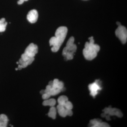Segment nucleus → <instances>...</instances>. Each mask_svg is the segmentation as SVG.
<instances>
[{"mask_svg": "<svg viewBox=\"0 0 127 127\" xmlns=\"http://www.w3.org/2000/svg\"><path fill=\"white\" fill-rule=\"evenodd\" d=\"M67 31V28L64 26L60 27L57 29L55 36L52 37L49 41L50 46H52L51 50L53 52H57L60 49L65 39Z\"/></svg>", "mask_w": 127, "mask_h": 127, "instance_id": "obj_1", "label": "nucleus"}, {"mask_svg": "<svg viewBox=\"0 0 127 127\" xmlns=\"http://www.w3.org/2000/svg\"><path fill=\"white\" fill-rule=\"evenodd\" d=\"M89 42H87L85 45V48L83 50V55L87 60L91 61L97 56V53L100 50V47L94 43V40L93 36L89 38Z\"/></svg>", "mask_w": 127, "mask_h": 127, "instance_id": "obj_2", "label": "nucleus"}, {"mask_svg": "<svg viewBox=\"0 0 127 127\" xmlns=\"http://www.w3.org/2000/svg\"><path fill=\"white\" fill-rule=\"evenodd\" d=\"M75 39L73 37H71L67 42L66 46L63 51V55L64 57L69 55H73L76 51L77 46L74 43Z\"/></svg>", "mask_w": 127, "mask_h": 127, "instance_id": "obj_3", "label": "nucleus"}, {"mask_svg": "<svg viewBox=\"0 0 127 127\" xmlns=\"http://www.w3.org/2000/svg\"><path fill=\"white\" fill-rule=\"evenodd\" d=\"M116 36L121 41L123 44L127 42V31L126 27L123 26H119L115 32Z\"/></svg>", "mask_w": 127, "mask_h": 127, "instance_id": "obj_4", "label": "nucleus"}, {"mask_svg": "<svg viewBox=\"0 0 127 127\" xmlns=\"http://www.w3.org/2000/svg\"><path fill=\"white\" fill-rule=\"evenodd\" d=\"M38 52V47L33 43H31L27 47L25 53L26 55L30 57H34Z\"/></svg>", "mask_w": 127, "mask_h": 127, "instance_id": "obj_5", "label": "nucleus"}, {"mask_svg": "<svg viewBox=\"0 0 127 127\" xmlns=\"http://www.w3.org/2000/svg\"><path fill=\"white\" fill-rule=\"evenodd\" d=\"M98 80H96L95 82L89 85V88L91 92L90 94L94 97L97 95L98 91L102 89L98 84Z\"/></svg>", "mask_w": 127, "mask_h": 127, "instance_id": "obj_6", "label": "nucleus"}, {"mask_svg": "<svg viewBox=\"0 0 127 127\" xmlns=\"http://www.w3.org/2000/svg\"><path fill=\"white\" fill-rule=\"evenodd\" d=\"M104 113L108 114L109 116H116L119 118L123 117V114L119 109L115 108H112L111 107L106 108L103 110Z\"/></svg>", "mask_w": 127, "mask_h": 127, "instance_id": "obj_7", "label": "nucleus"}, {"mask_svg": "<svg viewBox=\"0 0 127 127\" xmlns=\"http://www.w3.org/2000/svg\"><path fill=\"white\" fill-rule=\"evenodd\" d=\"M38 17V12L36 10H32L29 12L27 15L28 20L30 23H35Z\"/></svg>", "mask_w": 127, "mask_h": 127, "instance_id": "obj_8", "label": "nucleus"}, {"mask_svg": "<svg viewBox=\"0 0 127 127\" xmlns=\"http://www.w3.org/2000/svg\"><path fill=\"white\" fill-rule=\"evenodd\" d=\"M57 109L58 113L60 116L63 117H65L67 116L66 109L61 104H58L57 106Z\"/></svg>", "mask_w": 127, "mask_h": 127, "instance_id": "obj_9", "label": "nucleus"}, {"mask_svg": "<svg viewBox=\"0 0 127 127\" xmlns=\"http://www.w3.org/2000/svg\"><path fill=\"white\" fill-rule=\"evenodd\" d=\"M8 119L7 116L4 114L0 115V127H7Z\"/></svg>", "mask_w": 127, "mask_h": 127, "instance_id": "obj_10", "label": "nucleus"}, {"mask_svg": "<svg viewBox=\"0 0 127 127\" xmlns=\"http://www.w3.org/2000/svg\"><path fill=\"white\" fill-rule=\"evenodd\" d=\"M56 100L54 98H51L49 100H45L43 102V105L44 106H50L53 107L56 105Z\"/></svg>", "mask_w": 127, "mask_h": 127, "instance_id": "obj_11", "label": "nucleus"}, {"mask_svg": "<svg viewBox=\"0 0 127 127\" xmlns=\"http://www.w3.org/2000/svg\"><path fill=\"white\" fill-rule=\"evenodd\" d=\"M56 114L57 111L56 108L54 106L51 107L49 112L48 114V116L53 119H55L56 118Z\"/></svg>", "mask_w": 127, "mask_h": 127, "instance_id": "obj_12", "label": "nucleus"}, {"mask_svg": "<svg viewBox=\"0 0 127 127\" xmlns=\"http://www.w3.org/2000/svg\"><path fill=\"white\" fill-rule=\"evenodd\" d=\"M7 22H5V19L3 18L0 20V32H2L5 31Z\"/></svg>", "mask_w": 127, "mask_h": 127, "instance_id": "obj_13", "label": "nucleus"}, {"mask_svg": "<svg viewBox=\"0 0 127 127\" xmlns=\"http://www.w3.org/2000/svg\"><path fill=\"white\" fill-rule=\"evenodd\" d=\"M68 101V98L67 97L64 95L61 96L58 99V104L63 106L65 104L66 102Z\"/></svg>", "mask_w": 127, "mask_h": 127, "instance_id": "obj_14", "label": "nucleus"}, {"mask_svg": "<svg viewBox=\"0 0 127 127\" xmlns=\"http://www.w3.org/2000/svg\"><path fill=\"white\" fill-rule=\"evenodd\" d=\"M61 92V90L58 89H55L52 87L48 93L50 94L51 96H55L59 94Z\"/></svg>", "mask_w": 127, "mask_h": 127, "instance_id": "obj_15", "label": "nucleus"}, {"mask_svg": "<svg viewBox=\"0 0 127 127\" xmlns=\"http://www.w3.org/2000/svg\"><path fill=\"white\" fill-rule=\"evenodd\" d=\"M64 106L66 109H72L73 108L72 103L68 101L66 102L65 104L64 105Z\"/></svg>", "mask_w": 127, "mask_h": 127, "instance_id": "obj_16", "label": "nucleus"}, {"mask_svg": "<svg viewBox=\"0 0 127 127\" xmlns=\"http://www.w3.org/2000/svg\"><path fill=\"white\" fill-rule=\"evenodd\" d=\"M93 127H110L109 124L105 122H100L93 126Z\"/></svg>", "mask_w": 127, "mask_h": 127, "instance_id": "obj_17", "label": "nucleus"}, {"mask_svg": "<svg viewBox=\"0 0 127 127\" xmlns=\"http://www.w3.org/2000/svg\"><path fill=\"white\" fill-rule=\"evenodd\" d=\"M101 122H102V121L100 119H95L91 120L90 121V124L92 126L91 127H93L94 125H96Z\"/></svg>", "mask_w": 127, "mask_h": 127, "instance_id": "obj_18", "label": "nucleus"}, {"mask_svg": "<svg viewBox=\"0 0 127 127\" xmlns=\"http://www.w3.org/2000/svg\"><path fill=\"white\" fill-rule=\"evenodd\" d=\"M59 81L58 79H55L53 81L52 87L55 89H57V86Z\"/></svg>", "mask_w": 127, "mask_h": 127, "instance_id": "obj_19", "label": "nucleus"}, {"mask_svg": "<svg viewBox=\"0 0 127 127\" xmlns=\"http://www.w3.org/2000/svg\"><path fill=\"white\" fill-rule=\"evenodd\" d=\"M51 95L50 94L48 93H45L42 94V98L43 100H46L48 99L51 96Z\"/></svg>", "mask_w": 127, "mask_h": 127, "instance_id": "obj_20", "label": "nucleus"}, {"mask_svg": "<svg viewBox=\"0 0 127 127\" xmlns=\"http://www.w3.org/2000/svg\"><path fill=\"white\" fill-rule=\"evenodd\" d=\"M64 85L62 81H59L58 84L57 89H60L62 91L63 89L64 88Z\"/></svg>", "mask_w": 127, "mask_h": 127, "instance_id": "obj_21", "label": "nucleus"}, {"mask_svg": "<svg viewBox=\"0 0 127 127\" xmlns=\"http://www.w3.org/2000/svg\"><path fill=\"white\" fill-rule=\"evenodd\" d=\"M66 109L67 116H71L73 114V112L72 109Z\"/></svg>", "mask_w": 127, "mask_h": 127, "instance_id": "obj_22", "label": "nucleus"}, {"mask_svg": "<svg viewBox=\"0 0 127 127\" xmlns=\"http://www.w3.org/2000/svg\"><path fill=\"white\" fill-rule=\"evenodd\" d=\"M28 0H19L18 1V4L19 5H21L23 4L24 1H27Z\"/></svg>", "mask_w": 127, "mask_h": 127, "instance_id": "obj_23", "label": "nucleus"}, {"mask_svg": "<svg viewBox=\"0 0 127 127\" xmlns=\"http://www.w3.org/2000/svg\"><path fill=\"white\" fill-rule=\"evenodd\" d=\"M109 116H109V115H108V116H106V117H105L106 118V119L107 120H110V119H110V117H109Z\"/></svg>", "mask_w": 127, "mask_h": 127, "instance_id": "obj_24", "label": "nucleus"}, {"mask_svg": "<svg viewBox=\"0 0 127 127\" xmlns=\"http://www.w3.org/2000/svg\"><path fill=\"white\" fill-rule=\"evenodd\" d=\"M107 114H106V113H102L101 114V116L102 117H106V116Z\"/></svg>", "mask_w": 127, "mask_h": 127, "instance_id": "obj_25", "label": "nucleus"}, {"mask_svg": "<svg viewBox=\"0 0 127 127\" xmlns=\"http://www.w3.org/2000/svg\"><path fill=\"white\" fill-rule=\"evenodd\" d=\"M48 85H50V86H51L52 87L53 85L52 81H51L49 82V84H48Z\"/></svg>", "mask_w": 127, "mask_h": 127, "instance_id": "obj_26", "label": "nucleus"}, {"mask_svg": "<svg viewBox=\"0 0 127 127\" xmlns=\"http://www.w3.org/2000/svg\"><path fill=\"white\" fill-rule=\"evenodd\" d=\"M40 93H41V94H42H42H43L45 93V90H42V91H41L40 92Z\"/></svg>", "mask_w": 127, "mask_h": 127, "instance_id": "obj_27", "label": "nucleus"}, {"mask_svg": "<svg viewBox=\"0 0 127 127\" xmlns=\"http://www.w3.org/2000/svg\"><path fill=\"white\" fill-rule=\"evenodd\" d=\"M117 25H118V26H121V24H120V22H117Z\"/></svg>", "mask_w": 127, "mask_h": 127, "instance_id": "obj_28", "label": "nucleus"}, {"mask_svg": "<svg viewBox=\"0 0 127 127\" xmlns=\"http://www.w3.org/2000/svg\"><path fill=\"white\" fill-rule=\"evenodd\" d=\"M15 70H18V68H16Z\"/></svg>", "mask_w": 127, "mask_h": 127, "instance_id": "obj_29", "label": "nucleus"}, {"mask_svg": "<svg viewBox=\"0 0 127 127\" xmlns=\"http://www.w3.org/2000/svg\"><path fill=\"white\" fill-rule=\"evenodd\" d=\"M17 64H19V62H17Z\"/></svg>", "mask_w": 127, "mask_h": 127, "instance_id": "obj_30", "label": "nucleus"}]
</instances>
